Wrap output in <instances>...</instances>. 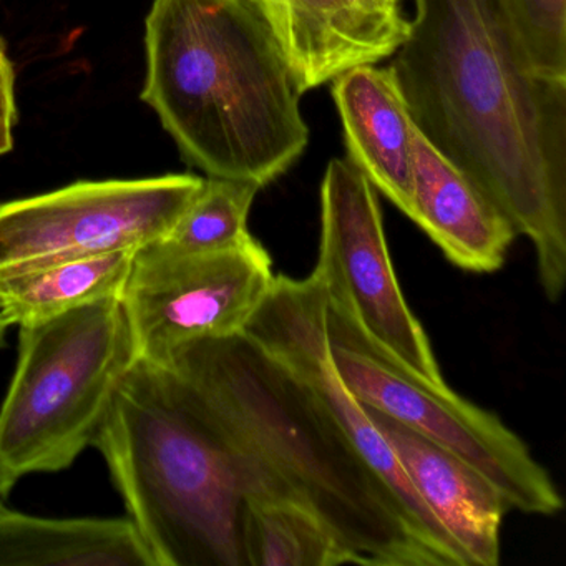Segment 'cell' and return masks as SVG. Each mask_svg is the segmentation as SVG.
<instances>
[{"instance_id": "1", "label": "cell", "mask_w": 566, "mask_h": 566, "mask_svg": "<svg viewBox=\"0 0 566 566\" xmlns=\"http://www.w3.org/2000/svg\"><path fill=\"white\" fill-rule=\"evenodd\" d=\"M390 64L417 130L532 241L539 286H566V84L530 71L500 0H413Z\"/></svg>"}, {"instance_id": "2", "label": "cell", "mask_w": 566, "mask_h": 566, "mask_svg": "<svg viewBox=\"0 0 566 566\" xmlns=\"http://www.w3.org/2000/svg\"><path fill=\"white\" fill-rule=\"evenodd\" d=\"M155 364L233 457L247 499L304 506L363 565L443 566L313 392L247 334L191 340Z\"/></svg>"}, {"instance_id": "3", "label": "cell", "mask_w": 566, "mask_h": 566, "mask_svg": "<svg viewBox=\"0 0 566 566\" xmlns=\"http://www.w3.org/2000/svg\"><path fill=\"white\" fill-rule=\"evenodd\" d=\"M145 49L142 101L185 164L264 188L306 151L286 54L248 0H154Z\"/></svg>"}, {"instance_id": "4", "label": "cell", "mask_w": 566, "mask_h": 566, "mask_svg": "<svg viewBox=\"0 0 566 566\" xmlns=\"http://www.w3.org/2000/svg\"><path fill=\"white\" fill-rule=\"evenodd\" d=\"M94 446L155 566H247L243 475L158 364L135 359Z\"/></svg>"}, {"instance_id": "5", "label": "cell", "mask_w": 566, "mask_h": 566, "mask_svg": "<svg viewBox=\"0 0 566 566\" xmlns=\"http://www.w3.org/2000/svg\"><path fill=\"white\" fill-rule=\"evenodd\" d=\"M137 359L120 297L19 326L0 406V460L18 479L69 469L94 446Z\"/></svg>"}, {"instance_id": "6", "label": "cell", "mask_w": 566, "mask_h": 566, "mask_svg": "<svg viewBox=\"0 0 566 566\" xmlns=\"http://www.w3.org/2000/svg\"><path fill=\"white\" fill-rule=\"evenodd\" d=\"M326 333L334 367L360 403L465 460L495 485L510 509L542 516L562 512L565 502L548 470L495 413L400 366L329 297Z\"/></svg>"}, {"instance_id": "7", "label": "cell", "mask_w": 566, "mask_h": 566, "mask_svg": "<svg viewBox=\"0 0 566 566\" xmlns=\"http://www.w3.org/2000/svg\"><path fill=\"white\" fill-rule=\"evenodd\" d=\"M311 274L384 353L426 382L449 386L400 290L377 190L349 158H334L324 174L319 254Z\"/></svg>"}, {"instance_id": "8", "label": "cell", "mask_w": 566, "mask_h": 566, "mask_svg": "<svg viewBox=\"0 0 566 566\" xmlns=\"http://www.w3.org/2000/svg\"><path fill=\"white\" fill-rule=\"evenodd\" d=\"M197 175L78 181L0 205V271L137 251L160 240L203 188Z\"/></svg>"}, {"instance_id": "9", "label": "cell", "mask_w": 566, "mask_h": 566, "mask_svg": "<svg viewBox=\"0 0 566 566\" xmlns=\"http://www.w3.org/2000/svg\"><path fill=\"white\" fill-rule=\"evenodd\" d=\"M273 280L256 240L214 253L140 248L120 294L137 357L161 363L191 340L240 333Z\"/></svg>"}, {"instance_id": "10", "label": "cell", "mask_w": 566, "mask_h": 566, "mask_svg": "<svg viewBox=\"0 0 566 566\" xmlns=\"http://www.w3.org/2000/svg\"><path fill=\"white\" fill-rule=\"evenodd\" d=\"M327 297L323 284L274 276L241 333L293 370L364 462L389 486L420 539L443 566H469L439 520L413 492L386 437L366 407L349 392L331 359L326 333Z\"/></svg>"}, {"instance_id": "11", "label": "cell", "mask_w": 566, "mask_h": 566, "mask_svg": "<svg viewBox=\"0 0 566 566\" xmlns=\"http://www.w3.org/2000/svg\"><path fill=\"white\" fill-rule=\"evenodd\" d=\"M364 407L386 437L413 492L449 533L467 565H499L500 533L510 510L502 493L455 453L423 439L392 417Z\"/></svg>"}, {"instance_id": "12", "label": "cell", "mask_w": 566, "mask_h": 566, "mask_svg": "<svg viewBox=\"0 0 566 566\" xmlns=\"http://www.w3.org/2000/svg\"><path fill=\"white\" fill-rule=\"evenodd\" d=\"M412 210L409 218L443 256L470 273H495L516 234L505 214L443 157L419 130L412 138Z\"/></svg>"}, {"instance_id": "13", "label": "cell", "mask_w": 566, "mask_h": 566, "mask_svg": "<svg viewBox=\"0 0 566 566\" xmlns=\"http://www.w3.org/2000/svg\"><path fill=\"white\" fill-rule=\"evenodd\" d=\"M349 160L406 217L412 210V138L402 91L392 69L356 65L331 81Z\"/></svg>"}, {"instance_id": "14", "label": "cell", "mask_w": 566, "mask_h": 566, "mask_svg": "<svg viewBox=\"0 0 566 566\" xmlns=\"http://www.w3.org/2000/svg\"><path fill=\"white\" fill-rule=\"evenodd\" d=\"M280 41L301 95L340 72L380 64L399 45L360 19L344 0H248Z\"/></svg>"}, {"instance_id": "15", "label": "cell", "mask_w": 566, "mask_h": 566, "mask_svg": "<svg viewBox=\"0 0 566 566\" xmlns=\"http://www.w3.org/2000/svg\"><path fill=\"white\" fill-rule=\"evenodd\" d=\"M0 566H155L127 518H41L0 505Z\"/></svg>"}, {"instance_id": "16", "label": "cell", "mask_w": 566, "mask_h": 566, "mask_svg": "<svg viewBox=\"0 0 566 566\" xmlns=\"http://www.w3.org/2000/svg\"><path fill=\"white\" fill-rule=\"evenodd\" d=\"M135 251L61 258L0 271V319L9 327L120 297Z\"/></svg>"}, {"instance_id": "17", "label": "cell", "mask_w": 566, "mask_h": 566, "mask_svg": "<svg viewBox=\"0 0 566 566\" xmlns=\"http://www.w3.org/2000/svg\"><path fill=\"white\" fill-rule=\"evenodd\" d=\"M243 549L247 566L363 565L323 520L286 500L248 496Z\"/></svg>"}, {"instance_id": "18", "label": "cell", "mask_w": 566, "mask_h": 566, "mask_svg": "<svg viewBox=\"0 0 566 566\" xmlns=\"http://www.w3.org/2000/svg\"><path fill=\"white\" fill-rule=\"evenodd\" d=\"M261 190L253 181L205 178L193 203L155 247L168 253L195 254L234 250L254 240L248 228L251 207Z\"/></svg>"}, {"instance_id": "19", "label": "cell", "mask_w": 566, "mask_h": 566, "mask_svg": "<svg viewBox=\"0 0 566 566\" xmlns=\"http://www.w3.org/2000/svg\"><path fill=\"white\" fill-rule=\"evenodd\" d=\"M533 74L566 84V0H500Z\"/></svg>"}, {"instance_id": "20", "label": "cell", "mask_w": 566, "mask_h": 566, "mask_svg": "<svg viewBox=\"0 0 566 566\" xmlns=\"http://www.w3.org/2000/svg\"><path fill=\"white\" fill-rule=\"evenodd\" d=\"M344 2L367 24L396 42L399 48L406 41L410 19H407L403 12V0H344Z\"/></svg>"}, {"instance_id": "21", "label": "cell", "mask_w": 566, "mask_h": 566, "mask_svg": "<svg viewBox=\"0 0 566 566\" xmlns=\"http://www.w3.org/2000/svg\"><path fill=\"white\" fill-rule=\"evenodd\" d=\"M18 102H15L14 65L0 39V122L14 127L18 124Z\"/></svg>"}, {"instance_id": "22", "label": "cell", "mask_w": 566, "mask_h": 566, "mask_svg": "<svg viewBox=\"0 0 566 566\" xmlns=\"http://www.w3.org/2000/svg\"><path fill=\"white\" fill-rule=\"evenodd\" d=\"M18 476L8 469V467L0 460V505H4L8 500L9 493H11L12 486L18 482Z\"/></svg>"}, {"instance_id": "23", "label": "cell", "mask_w": 566, "mask_h": 566, "mask_svg": "<svg viewBox=\"0 0 566 566\" xmlns=\"http://www.w3.org/2000/svg\"><path fill=\"white\" fill-rule=\"evenodd\" d=\"M11 125L0 122V155L9 154L14 148V134Z\"/></svg>"}, {"instance_id": "24", "label": "cell", "mask_w": 566, "mask_h": 566, "mask_svg": "<svg viewBox=\"0 0 566 566\" xmlns=\"http://www.w3.org/2000/svg\"><path fill=\"white\" fill-rule=\"evenodd\" d=\"M9 329L8 324L4 321L0 319V346L4 344L6 331Z\"/></svg>"}]
</instances>
